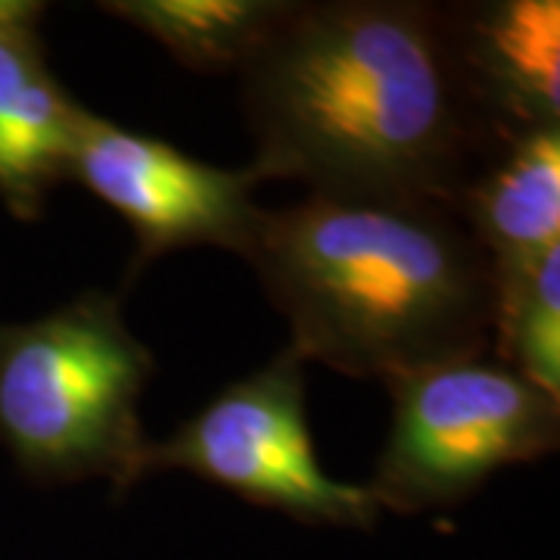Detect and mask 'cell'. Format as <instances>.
I'll use <instances>...</instances> for the list:
<instances>
[{
    "mask_svg": "<svg viewBox=\"0 0 560 560\" xmlns=\"http://www.w3.org/2000/svg\"><path fill=\"white\" fill-rule=\"evenodd\" d=\"M261 180L312 197L452 206L499 140L460 69L448 3H296L241 69Z\"/></svg>",
    "mask_w": 560,
    "mask_h": 560,
    "instance_id": "1",
    "label": "cell"
},
{
    "mask_svg": "<svg viewBox=\"0 0 560 560\" xmlns=\"http://www.w3.org/2000/svg\"><path fill=\"white\" fill-rule=\"evenodd\" d=\"M246 261L302 361L386 386L492 349V268L452 206L308 194L265 209Z\"/></svg>",
    "mask_w": 560,
    "mask_h": 560,
    "instance_id": "2",
    "label": "cell"
},
{
    "mask_svg": "<svg viewBox=\"0 0 560 560\" xmlns=\"http://www.w3.org/2000/svg\"><path fill=\"white\" fill-rule=\"evenodd\" d=\"M153 371L113 293L84 290L35 320H0V445L32 482L103 477L125 495L147 477L140 396Z\"/></svg>",
    "mask_w": 560,
    "mask_h": 560,
    "instance_id": "3",
    "label": "cell"
},
{
    "mask_svg": "<svg viewBox=\"0 0 560 560\" xmlns=\"http://www.w3.org/2000/svg\"><path fill=\"white\" fill-rule=\"evenodd\" d=\"M393 423L364 486L381 511L430 514L501 467L558 452L560 399L499 359H464L386 383Z\"/></svg>",
    "mask_w": 560,
    "mask_h": 560,
    "instance_id": "4",
    "label": "cell"
},
{
    "mask_svg": "<svg viewBox=\"0 0 560 560\" xmlns=\"http://www.w3.org/2000/svg\"><path fill=\"white\" fill-rule=\"evenodd\" d=\"M302 368L300 352L283 346L228 383L168 440L150 442L147 474L187 470L300 523L374 529L383 511L371 492L327 477L315 455Z\"/></svg>",
    "mask_w": 560,
    "mask_h": 560,
    "instance_id": "5",
    "label": "cell"
},
{
    "mask_svg": "<svg viewBox=\"0 0 560 560\" xmlns=\"http://www.w3.org/2000/svg\"><path fill=\"white\" fill-rule=\"evenodd\" d=\"M69 180L116 209L135 231L131 278L147 265L187 246H221L249 256L265 215L253 200L265 180L246 168H221L184 150L81 113L69 160Z\"/></svg>",
    "mask_w": 560,
    "mask_h": 560,
    "instance_id": "6",
    "label": "cell"
},
{
    "mask_svg": "<svg viewBox=\"0 0 560 560\" xmlns=\"http://www.w3.org/2000/svg\"><path fill=\"white\" fill-rule=\"evenodd\" d=\"M40 0H0V202L20 221L40 219L69 180L84 106L47 62Z\"/></svg>",
    "mask_w": 560,
    "mask_h": 560,
    "instance_id": "7",
    "label": "cell"
},
{
    "mask_svg": "<svg viewBox=\"0 0 560 560\" xmlns=\"http://www.w3.org/2000/svg\"><path fill=\"white\" fill-rule=\"evenodd\" d=\"M460 69L495 140L560 128V3H448Z\"/></svg>",
    "mask_w": 560,
    "mask_h": 560,
    "instance_id": "8",
    "label": "cell"
},
{
    "mask_svg": "<svg viewBox=\"0 0 560 560\" xmlns=\"http://www.w3.org/2000/svg\"><path fill=\"white\" fill-rule=\"evenodd\" d=\"M455 212L489 259L499 318L541 259L560 249V128L501 140L460 190Z\"/></svg>",
    "mask_w": 560,
    "mask_h": 560,
    "instance_id": "9",
    "label": "cell"
},
{
    "mask_svg": "<svg viewBox=\"0 0 560 560\" xmlns=\"http://www.w3.org/2000/svg\"><path fill=\"white\" fill-rule=\"evenodd\" d=\"M293 0H103L101 10L140 28L194 72H241L290 13Z\"/></svg>",
    "mask_w": 560,
    "mask_h": 560,
    "instance_id": "10",
    "label": "cell"
},
{
    "mask_svg": "<svg viewBox=\"0 0 560 560\" xmlns=\"http://www.w3.org/2000/svg\"><path fill=\"white\" fill-rule=\"evenodd\" d=\"M492 349L501 364L560 399V249L541 259L521 296L495 318Z\"/></svg>",
    "mask_w": 560,
    "mask_h": 560,
    "instance_id": "11",
    "label": "cell"
}]
</instances>
